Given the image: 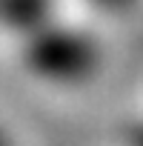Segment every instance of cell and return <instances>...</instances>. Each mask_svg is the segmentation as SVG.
Returning a JSON list of instances; mask_svg holds the SVG:
<instances>
[{
    "mask_svg": "<svg viewBox=\"0 0 143 146\" xmlns=\"http://www.w3.org/2000/svg\"><path fill=\"white\" fill-rule=\"evenodd\" d=\"M0 146H15V137H12V132L0 123Z\"/></svg>",
    "mask_w": 143,
    "mask_h": 146,
    "instance_id": "1",
    "label": "cell"
}]
</instances>
